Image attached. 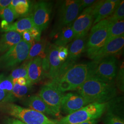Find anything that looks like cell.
I'll use <instances>...</instances> for the list:
<instances>
[{"mask_svg":"<svg viewBox=\"0 0 124 124\" xmlns=\"http://www.w3.org/2000/svg\"><path fill=\"white\" fill-rule=\"evenodd\" d=\"M83 98L92 102H106L116 94L114 83L106 82L93 76H90L76 89Z\"/></svg>","mask_w":124,"mask_h":124,"instance_id":"obj_1","label":"cell"},{"mask_svg":"<svg viewBox=\"0 0 124 124\" xmlns=\"http://www.w3.org/2000/svg\"><path fill=\"white\" fill-rule=\"evenodd\" d=\"M0 108L24 124H58V120L50 119L41 113L13 103L1 104Z\"/></svg>","mask_w":124,"mask_h":124,"instance_id":"obj_2","label":"cell"},{"mask_svg":"<svg viewBox=\"0 0 124 124\" xmlns=\"http://www.w3.org/2000/svg\"><path fill=\"white\" fill-rule=\"evenodd\" d=\"M108 102H94L84 107L78 111L62 118L58 124H79L87 121L97 120L105 111Z\"/></svg>","mask_w":124,"mask_h":124,"instance_id":"obj_3","label":"cell"},{"mask_svg":"<svg viewBox=\"0 0 124 124\" xmlns=\"http://www.w3.org/2000/svg\"><path fill=\"white\" fill-rule=\"evenodd\" d=\"M80 0H67L61 2L51 36H56L62 28L72 24L80 13Z\"/></svg>","mask_w":124,"mask_h":124,"instance_id":"obj_4","label":"cell"},{"mask_svg":"<svg viewBox=\"0 0 124 124\" xmlns=\"http://www.w3.org/2000/svg\"><path fill=\"white\" fill-rule=\"evenodd\" d=\"M110 22L107 18L93 25L87 39L85 51L87 55L93 59L96 53L106 42Z\"/></svg>","mask_w":124,"mask_h":124,"instance_id":"obj_5","label":"cell"},{"mask_svg":"<svg viewBox=\"0 0 124 124\" xmlns=\"http://www.w3.org/2000/svg\"><path fill=\"white\" fill-rule=\"evenodd\" d=\"M32 44L22 40L0 56V70H10L26 60Z\"/></svg>","mask_w":124,"mask_h":124,"instance_id":"obj_6","label":"cell"},{"mask_svg":"<svg viewBox=\"0 0 124 124\" xmlns=\"http://www.w3.org/2000/svg\"><path fill=\"white\" fill-rule=\"evenodd\" d=\"M117 64V60L113 56L90 62V76L95 77L106 82L114 83L118 70Z\"/></svg>","mask_w":124,"mask_h":124,"instance_id":"obj_7","label":"cell"},{"mask_svg":"<svg viewBox=\"0 0 124 124\" xmlns=\"http://www.w3.org/2000/svg\"><path fill=\"white\" fill-rule=\"evenodd\" d=\"M90 62L79 63L71 66L60 78L56 80L62 79L65 80L70 85L72 90H76L83 84L90 76Z\"/></svg>","mask_w":124,"mask_h":124,"instance_id":"obj_8","label":"cell"},{"mask_svg":"<svg viewBox=\"0 0 124 124\" xmlns=\"http://www.w3.org/2000/svg\"><path fill=\"white\" fill-rule=\"evenodd\" d=\"M64 94L51 81L43 85L40 90L39 96L48 105L56 117L60 115V108Z\"/></svg>","mask_w":124,"mask_h":124,"instance_id":"obj_9","label":"cell"},{"mask_svg":"<svg viewBox=\"0 0 124 124\" xmlns=\"http://www.w3.org/2000/svg\"><path fill=\"white\" fill-rule=\"evenodd\" d=\"M52 8L53 3L46 1H40L34 6L31 17L35 26L41 32L49 24Z\"/></svg>","mask_w":124,"mask_h":124,"instance_id":"obj_10","label":"cell"},{"mask_svg":"<svg viewBox=\"0 0 124 124\" xmlns=\"http://www.w3.org/2000/svg\"><path fill=\"white\" fill-rule=\"evenodd\" d=\"M95 4L83 10L72 24V26L75 33V38L87 35L93 24V10Z\"/></svg>","mask_w":124,"mask_h":124,"instance_id":"obj_11","label":"cell"},{"mask_svg":"<svg viewBox=\"0 0 124 124\" xmlns=\"http://www.w3.org/2000/svg\"><path fill=\"white\" fill-rule=\"evenodd\" d=\"M91 103L92 102L90 101L78 93H69L64 94L62 99L60 110L69 115Z\"/></svg>","mask_w":124,"mask_h":124,"instance_id":"obj_12","label":"cell"},{"mask_svg":"<svg viewBox=\"0 0 124 124\" xmlns=\"http://www.w3.org/2000/svg\"><path fill=\"white\" fill-rule=\"evenodd\" d=\"M121 0H105L97 1L93 10V25L100 21L109 18L114 13Z\"/></svg>","mask_w":124,"mask_h":124,"instance_id":"obj_13","label":"cell"},{"mask_svg":"<svg viewBox=\"0 0 124 124\" xmlns=\"http://www.w3.org/2000/svg\"><path fill=\"white\" fill-rule=\"evenodd\" d=\"M124 35L113 39L106 43L94 57V61L109 56H115L122 51L124 47Z\"/></svg>","mask_w":124,"mask_h":124,"instance_id":"obj_14","label":"cell"},{"mask_svg":"<svg viewBox=\"0 0 124 124\" xmlns=\"http://www.w3.org/2000/svg\"><path fill=\"white\" fill-rule=\"evenodd\" d=\"M47 50L49 68L48 77L53 80L57 77L63 62L59 60L58 57V46L48 43Z\"/></svg>","mask_w":124,"mask_h":124,"instance_id":"obj_15","label":"cell"},{"mask_svg":"<svg viewBox=\"0 0 124 124\" xmlns=\"http://www.w3.org/2000/svg\"><path fill=\"white\" fill-rule=\"evenodd\" d=\"M45 76L42 59L40 57H36L30 60L28 66V79L31 84L39 82Z\"/></svg>","mask_w":124,"mask_h":124,"instance_id":"obj_16","label":"cell"},{"mask_svg":"<svg viewBox=\"0 0 124 124\" xmlns=\"http://www.w3.org/2000/svg\"><path fill=\"white\" fill-rule=\"evenodd\" d=\"M87 40V35L75 38L68 48L69 54L66 60L75 62L79 59L85 51Z\"/></svg>","mask_w":124,"mask_h":124,"instance_id":"obj_17","label":"cell"},{"mask_svg":"<svg viewBox=\"0 0 124 124\" xmlns=\"http://www.w3.org/2000/svg\"><path fill=\"white\" fill-rule=\"evenodd\" d=\"M22 34L15 31L5 32L0 36V56L22 40Z\"/></svg>","mask_w":124,"mask_h":124,"instance_id":"obj_18","label":"cell"},{"mask_svg":"<svg viewBox=\"0 0 124 124\" xmlns=\"http://www.w3.org/2000/svg\"><path fill=\"white\" fill-rule=\"evenodd\" d=\"M25 102L29 108L39 112L45 115L55 116L49 107L39 96H32L27 99Z\"/></svg>","mask_w":124,"mask_h":124,"instance_id":"obj_19","label":"cell"},{"mask_svg":"<svg viewBox=\"0 0 124 124\" xmlns=\"http://www.w3.org/2000/svg\"><path fill=\"white\" fill-rule=\"evenodd\" d=\"M35 27L31 17L22 18L18 21L8 24L1 31L4 32L15 31L22 34L24 31H30Z\"/></svg>","mask_w":124,"mask_h":124,"instance_id":"obj_20","label":"cell"},{"mask_svg":"<svg viewBox=\"0 0 124 124\" xmlns=\"http://www.w3.org/2000/svg\"><path fill=\"white\" fill-rule=\"evenodd\" d=\"M72 24L62 28L57 35V37L54 44L58 46H66L67 45L75 38V32Z\"/></svg>","mask_w":124,"mask_h":124,"instance_id":"obj_21","label":"cell"},{"mask_svg":"<svg viewBox=\"0 0 124 124\" xmlns=\"http://www.w3.org/2000/svg\"><path fill=\"white\" fill-rule=\"evenodd\" d=\"M47 44V43L44 39H40L38 41H35L31 46L26 60L30 61L36 57H40L43 59L46 55Z\"/></svg>","mask_w":124,"mask_h":124,"instance_id":"obj_22","label":"cell"},{"mask_svg":"<svg viewBox=\"0 0 124 124\" xmlns=\"http://www.w3.org/2000/svg\"><path fill=\"white\" fill-rule=\"evenodd\" d=\"M123 35H124V20L110 22L106 43L113 39Z\"/></svg>","mask_w":124,"mask_h":124,"instance_id":"obj_23","label":"cell"},{"mask_svg":"<svg viewBox=\"0 0 124 124\" xmlns=\"http://www.w3.org/2000/svg\"><path fill=\"white\" fill-rule=\"evenodd\" d=\"M10 6L13 8L18 17L24 16L30 12L31 2L27 0H12Z\"/></svg>","mask_w":124,"mask_h":124,"instance_id":"obj_24","label":"cell"},{"mask_svg":"<svg viewBox=\"0 0 124 124\" xmlns=\"http://www.w3.org/2000/svg\"><path fill=\"white\" fill-rule=\"evenodd\" d=\"M30 61L26 60L20 66L14 69L9 77L13 80V84L16 82L17 80L20 78L28 79V66Z\"/></svg>","mask_w":124,"mask_h":124,"instance_id":"obj_25","label":"cell"},{"mask_svg":"<svg viewBox=\"0 0 124 124\" xmlns=\"http://www.w3.org/2000/svg\"><path fill=\"white\" fill-rule=\"evenodd\" d=\"M18 17L17 14L10 5L8 8L0 10V18L9 24L13 23Z\"/></svg>","mask_w":124,"mask_h":124,"instance_id":"obj_26","label":"cell"},{"mask_svg":"<svg viewBox=\"0 0 124 124\" xmlns=\"http://www.w3.org/2000/svg\"><path fill=\"white\" fill-rule=\"evenodd\" d=\"M31 85H21L15 83L13 85L12 94L14 98L24 97L31 90Z\"/></svg>","mask_w":124,"mask_h":124,"instance_id":"obj_27","label":"cell"},{"mask_svg":"<svg viewBox=\"0 0 124 124\" xmlns=\"http://www.w3.org/2000/svg\"><path fill=\"white\" fill-rule=\"evenodd\" d=\"M124 1L121 0L119 6L116 9L114 13L109 18H108L110 22L124 20Z\"/></svg>","mask_w":124,"mask_h":124,"instance_id":"obj_28","label":"cell"},{"mask_svg":"<svg viewBox=\"0 0 124 124\" xmlns=\"http://www.w3.org/2000/svg\"><path fill=\"white\" fill-rule=\"evenodd\" d=\"M13 85V80L9 76H6L3 74L0 82V90L7 93L12 94Z\"/></svg>","mask_w":124,"mask_h":124,"instance_id":"obj_29","label":"cell"},{"mask_svg":"<svg viewBox=\"0 0 124 124\" xmlns=\"http://www.w3.org/2000/svg\"><path fill=\"white\" fill-rule=\"evenodd\" d=\"M104 120L105 124H124V120L112 113L108 114Z\"/></svg>","mask_w":124,"mask_h":124,"instance_id":"obj_30","label":"cell"},{"mask_svg":"<svg viewBox=\"0 0 124 124\" xmlns=\"http://www.w3.org/2000/svg\"><path fill=\"white\" fill-rule=\"evenodd\" d=\"M124 67L123 66H121L119 70H118L116 78L117 82L116 83L120 91L123 92L124 91Z\"/></svg>","mask_w":124,"mask_h":124,"instance_id":"obj_31","label":"cell"},{"mask_svg":"<svg viewBox=\"0 0 124 124\" xmlns=\"http://www.w3.org/2000/svg\"><path fill=\"white\" fill-rule=\"evenodd\" d=\"M68 49L66 46H58V57L59 60L63 62L66 60L68 57Z\"/></svg>","mask_w":124,"mask_h":124,"instance_id":"obj_32","label":"cell"},{"mask_svg":"<svg viewBox=\"0 0 124 124\" xmlns=\"http://www.w3.org/2000/svg\"><path fill=\"white\" fill-rule=\"evenodd\" d=\"M97 0H81V4L80 6V13H81L83 10L93 5L97 2Z\"/></svg>","mask_w":124,"mask_h":124,"instance_id":"obj_33","label":"cell"},{"mask_svg":"<svg viewBox=\"0 0 124 124\" xmlns=\"http://www.w3.org/2000/svg\"><path fill=\"white\" fill-rule=\"evenodd\" d=\"M29 31L35 41H38L40 40L41 32L37 28L36 26L34 27Z\"/></svg>","mask_w":124,"mask_h":124,"instance_id":"obj_34","label":"cell"},{"mask_svg":"<svg viewBox=\"0 0 124 124\" xmlns=\"http://www.w3.org/2000/svg\"><path fill=\"white\" fill-rule=\"evenodd\" d=\"M21 34H22V36L23 40L24 41H26L28 43H31L32 45L35 42V40L32 37L31 34L29 31H24Z\"/></svg>","mask_w":124,"mask_h":124,"instance_id":"obj_35","label":"cell"},{"mask_svg":"<svg viewBox=\"0 0 124 124\" xmlns=\"http://www.w3.org/2000/svg\"><path fill=\"white\" fill-rule=\"evenodd\" d=\"M12 0H0V10L9 7Z\"/></svg>","mask_w":124,"mask_h":124,"instance_id":"obj_36","label":"cell"},{"mask_svg":"<svg viewBox=\"0 0 124 124\" xmlns=\"http://www.w3.org/2000/svg\"><path fill=\"white\" fill-rule=\"evenodd\" d=\"M8 124H25L19 120L13 119L9 120Z\"/></svg>","mask_w":124,"mask_h":124,"instance_id":"obj_37","label":"cell"},{"mask_svg":"<svg viewBox=\"0 0 124 124\" xmlns=\"http://www.w3.org/2000/svg\"><path fill=\"white\" fill-rule=\"evenodd\" d=\"M98 122L97 120H93L87 121L79 124H97Z\"/></svg>","mask_w":124,"mask_h":124,"instance_id":"obj_38","label":"cell"},{"mask_svg":"<svg viewBox=\"0 0 124 124\" xmlns=\"http://www.w3.org/2000/svg\"><path fill=\"white\" fill-rule=\"evenodd\" d=\"M3 75V74H0V81H1V78H2V77Z\"/></svg>","mask_w":124,"mask_h":124,"instance_id":"obj_39","label":"cell"}]
</instances>
